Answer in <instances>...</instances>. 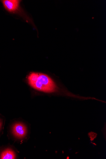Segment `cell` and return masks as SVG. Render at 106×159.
<instances>
[{"mask_svg":"<svg viewBox=\"0 0 106 159\" xmlns=\"http://www.w3.org/2000/svg\"><path fill=\"white\" fill-rule=\"evenodd\" d=\"M30 86L34 89L46 93L57 92V87L53 80L48 75L43 74L31 73L27 77Z\"/></svg>","mask_w":106,"mask_h":159,"instance_id":"obj_1","label":"cell"},{"mask_svg":"<svg viewBox=\"0 0 106 159\" xmlns=\"http://www.w3.org/2000/svg\"><path fill=\"white\" fill-rule=\"evenodd\" d=\"M12 133L16 138L21 139L24 138L27 133V128L25 125L21 122L14 124L12 128Z\"/></svg>","mask_w":106,"mask_h":159,"instance_id":"obj_2","label":"cell"},{"mask_svg":"<svg viewBox=\"0 0 106 159\" xmlns=\"http://www.w3.org/2000/svg\"><path fill=\"white\" fill-rule=\"evenodd\" d=\"M20 1L18 0H4L2 1L5 8L10 12L16 11L18 9Z\"/></svg>","mask_w":106,"mask_h":159,"instance_id":"obj_3","label":"cell"},{"mask_svg":"<svg viewBox=\"0 0 106 159\" xmlns=\"http://www.w3.org/2000/svg\"><path fill=\"white\" fill-rule=\"evenodd\" d=\"M16 157V154L12 149L7 148L2 151L0 154V159H14Z\"/></svg>","mask_w":106,"mask_h":159,"instance_id":"obj_4","label":"cell"},{"mask_svg":"<svg viewBox=\"0 0 106 159\" xmlns=\"http://www.w3.org/2000/svg\"><path fill=\"white\" fill-rule=\"evenodd\" d=\"M3 122L2 120L0 119V131L1 130L3 126Z\"/></svg>","mask_w":106,"mask_h":159,"instance_id":"obj_5","label":"cell"}]
</instances>
